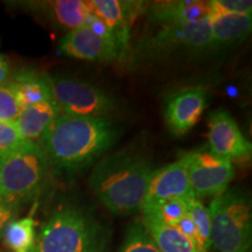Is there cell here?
I'll use <instances>...</instances> for the list:
<instances>
[{
    "label": "cell",
    "instance_id": "d4e9b609",
    "mask_svg": "<svg viewBox=\"0 0 252 252\" xmlns=\"http://www.w3.org/2000/svg\"><path fill=\"white\" fill-rule=\"evenodd\" d=\"M210 14H252L250 0H212Z\"/></svg>",
    "mask_w": 252,
    "mask_h": 252
},
{
    "label": "cell",
    "instance_id": "4fadbf2b",
    "mask_svg": "<svg viewBox=\"0 0 252 252\" xmlns=\"http://www.w3.org/2000/svg\"><path fill=\"white\" fill-rule=\"evenodd\" d=\"M60 50L71 58L86 61L110 62L121 59L118 49L83 26L70 31L60 41Z\"/></svg>",
    "mask_w": 252,
    "mask_h": 252
},
{
    "label": "cell",
    "instance_id": "603a6c76",
    "mask_svg": "<svg viewBox=\"0 0 252 252\" xmlns=\"http://www.w3.org/2000/svg\"><path fill=\"white\" fill-rule=\"evenodd\" d=\"M147 214H154L165 224L175 228L179 222L187 215V201L182 198H171L159 204L154 212Z\"/></svg>",
    "mask_w": 252,
    "mask_h": 252
},
{
    "label": "cell",
    "instance_id": "d6986e66",
    "mask_svg": "<svg viewBox=\"0 0 252 252\" xmlns=\"http://www.w3.org/2000/svg\"><path fill=\"white\" fill-rule=\"evenodd\" d=\"M2 241L12 252H33L35 250V220L27 216L12 219L5 225Z\"/></svg>",
    "mask_w": 252,
    "mask_h": 252
},
{
    "label": "cell",
    "instance_id": "7a4b0ae2",
    "mask_svg": "<svg viewBox=\"0 0 252 252\" xmlns=\"http://www.w3.org/2000/svg\"><path fill=\"white\" fill-rule=\"evenodd\" d=\"M154 172L144 156L119 151L96 163L89 176V187L112 214L132 215L140 212Z\"/></svg>",
    "mask_w": 252,
    "mask_h": 252
},
{
    "label": "cell",
    "instance_id": "5b68a950",
    "mask_svg": "<svg viewBox=\"0 0 252 252\" xmlns=\"http://www.w3.org/2000/svg\"><path fill=\"white\" fill-rule=\"evenodd\" d=\"M49 160L42 147L26 140L20 146L0 154L1 200L17 207L40 190Z\"/></svg>",
    "mask_w": 252,
    "mask_h": 252
},
{
    "label": "cell",
    "instance_id": "83f0119b",
    "mask_svg": "<svg viewBox=\"0 0 252 252\" xmlns=\"http://www.w3.org/2000/svg\"><path fill=\"white\" fill-rule=\"evenodd\" d=\"M17 207L11 206V204L0 201V242L2 238V231H4L5 225L13 219V216L17 213Z\"/></svg>",
    "mask_w": 252,
    "mask_h": 252
},
{
    "label": "cell",
    "instance_id": "277c9868",
    "mask_svg": "<svg viewBox=\"0 0 252 252\" xmlns=\"http://www.w3.org/2000/svg\"><path fill=\"white\" fill-rule=\"evenodd\" d=\"M210 214V248L215 252H250L252 209L247 194L226 189L213 198Z\"/></svg>",
    "mask_w": 252,
    "mask_h": 252
},
{
    "label": "cell",
    "instance_id": "30bf717a",
    "mask_svg": "<svg viewBox=\"0 0 252 252\" xmlns=\"http://www.w3.org/2000/svg\"><path fill=\"white\" fill-rule=\"evenodd\" d=\"M209 151L230 161H247L251 158V143L239 130L237 123L225 109L210 113L208 122Z\"/></svg>",
    "mask_w": 252,
    "mask_h": 252
},
{
    "label": "cell",
    "instance_id": "ac0fdd59",
    "mask_svg": "<svg viewBox=\"0 0 252 252\" xmlns=\"http://www.w3.org/2000/svg\"><path fill=\"white\" fill-rule=\"evenodd\" d=\"M21 109L53 99L49 77L33 71H20L8 83Z\"/></svg>",
    "mask_w": 252,
    "mask_h": 252
},
{
    "label": "cell",
    "instance_id": "52a82bcc",
    "mask_svg": "<svg viewBox=\"0 0 252 252\" xmlns=\"http://www.w3.org/2000/svg\"><path fill=\"white\" fill-rule=\"evenodd\" d=\"M53 100L62 113L83 117L106 118L116 103L99 88L70 77H49Z\"/></svg>",
    "mask_w": 252,
    "mask_h": 252
},
{
    "label": "cell",
    "instance_id": "484cf974",
    "mask_svg": "<svg viewBox=\"0 0 252 252\" xmlns=\"http://www.w3.org/2000/svg\"><path fill=\"white\" fill-rule=\"evenodd\" d=\"M25 140L15 127L14 123L0 122V154L20 146Z\"/></svg>",
    "mask_w": 252,
    "mask_h": 252
},
{
    "label": "cell",
    "instance_id": "7402d4cb",
    "mask_svg": "<svg viewBox=\"0 0 252 252\" xmlns=\"http://www.w3.org/2000/svg\"><path fill=\"white\" fill-rule=\"evenodd\" d=\"M119 252H160V250L141 222H134L128 226Z\"/></svg>",
    "mask_w": 252,
    "mask_h": 252
},
{
    "label": "cell",
    "instance_id": "4dcf8cb0",
    "mask_svg": "<svg viewBox=\"0 0 252 252\" xmlns=\"http://www.w3.org/2000/svg\"><path fill=\"white\" fill-rule=\"evenodd\" d=\"M33 252H36V249H35V250H34V251H33Z\"/></svg>",
    "mask_w": 252,
    "mask_h": 252
},
{
    "label": "cell",
    "instance_id": "7c38bea8",
    "mask_svg": "<svg viewBox=\"0 0 252 252\" xmlns=\"http://www.w3.org/2000/svg\"><path fill=\"white\" fill-rule=\"evenodd\" d=\"M208 105V94L202 88L182 89L169 97L165 106V121L169 131L182 135L190 131Z\"/></svg>",
    "mask_w": 252,
    "mask_h": 252
},
{
    "label": "cell",
    "instance_id": "f1b7e54d",
    "mask_svg": "<svg viewBox=\"0 0 252 252\" xmlns=\"http://www.w3.org/2000/svg\"><path fill=\"white\" fill-rule=\"evenodd\" d=\"M9 75V69H8V63L6 61V59L0 54V86L5 83L7 81Z\"/></svg>",
    "mask_w": 252,
    "mask_h": 252
},
{
    "label": "cell",
    "instance_id": "9c48e42d",
    "mask_svg": "<svg viewBox=\"0 0 252 252\" xmlns=\"http://www.w3.org/2000/svg\"><path fill=\"white\" fill-rule=\"evenodd\" d=\"M171 198H182L186 201L196 198L188 179L185 156L175 162L156 169L140 208L141 215L154 212L159 204Z\"/></svg>",
    "mask_w": 252,
    "mask_h": 252
},
{
    "label": "cell",
    "instance_id": "cb8c5ba5",
    "mask_svg": "<svg viewBox=\"0 0 252 252\" xmlns=\"http://www.w3.org/2000/svg\"><path fill=\"white\" fill-rule=\"evenodd\" d=\"M21 110L8 84L0 86V122L14 123Z\"/></svg>",
    "mask_w": 252,
    "mask_h": 252
},
{
    "label": "cell",
    "instance_id": "6da1fadb",
    "mask_svg": "<svg viewBox=\"0 0 252 252\" xmlns=\"http://www.w3.org/2000/svg\"><path fill=\"white\" fill-rule=\"evenodd\" d=\"M118 128L108 118L61 113L40 138L50 162L65 171L86 168L113 146Z\"/></svg>",
    "mask_w": 252,
    "mask_h": 252
},
{
    "label": "cell",
    "instance_id": "8fae6325",
    "mask_svg": "<svg viewBox=\"0 0 252 252\" xmlns=\"http://www.w3.org/2000/svg\"><path fill=\"white\" fill-rule=\"evenodd\" d=\"M87 4L90 13L97 15L110 27L117 42L121 56L124 55L130 37V28L135 19L146 11V2L90 0L87 1Z\"/></svg>",
    "mask_w": 252,
    "mask_h": 252
},
{
    "label": "cell",
    "instance_id": "e0dca14e",
    "mask_svg": "<svg viewBox=\"0 0 252 252\" xmlns=\"http://www.w3.org/2000/svg\"><path fill=\"white\" fill-rule=\"evenodd\" d=\"M141 224L160 252H200L178 229L165 224L154 214H144Z\"/></svg>",
    "mask_w": 252,
    "mask_h": 252
},
{
    "label": "cell",
    "instance_id": "ba28073f",
    "mask_svg": "<svg viewBox=\"0 0 252 252\" xmlns=\"http://www.w3.org/2000/svg\"><path fill=\"white\" fill-rule=\"evenodd\" d=\"M185 157L189 182L197 200L219 196L228 189L235 176L232 161L206 150L193 151Z\"/></svg>",
    "mask_w": 252,
    "mask_h": 252
},
{
    "label": "cell",
    "instance_id": "8992f818",
    "mask_svg": "<svg viewBox=\"0 0 252 252\" xmlns=\"http://www.w3.org/2000/svg\"><path fill=\"white\" fill-rule=\"evenodd\" d=\"M208 49H213L209 19L193 25H160L156 33L138 43L133 60L153 61Z\"/></svg>",
    "mask_w": 252,
    "mask_h": 252
},
{
    "label": "cell",
    "instance_id": "4316f807",
    "mask_svg": "<svg viewBox=\"0 0 252 252\" xmlns=\"http://www.w3.org/2000/svg\"><path fill=\"white\" fill-rule=\"evenodd\" d=\"M86 26L88 28H90V30L93 31L94 34H97L99 37H102L103 40L108 41L109 43H111V45H113L116 48L118 49L117 42H116V39H115V36H113L112 31L110 30V27L106 25L105 21L102 20V19L97 17V15L90 13L87 18ZM118 53H119V49H118ZM119 55H121V53H119Z\"/></svg>",
    "mask_w": 252,
    "mask_h": 252
},
{
    "label": "cell",
    "instance_id": "2e32d148",
    "mask_svg": "<svg viewBox=\"0 0 252 252\" xmlns=\"http://www.w3.org/2000/svg\"><path fill=\"white\" fill-rule=\"evenodd\" d=\"M212 48L241 42L251 33L252 14H210Z\"/></svg>",
    "mask_w": 252,
    "mask_h": 252
},
{
    "label": "cell",
    "instance_id": "44dd1931",
    "mask_svg": "<svg viewBox=\"0 0 252 252\" xmlns=\"http://www.w3.org/2000/svg\"><path fill=\"white\" fill-rule=\"evenodd\" d=\"M187 213L197 230L201 249L209 252L210 249V214L208 208L197 198L187 201Z\"/></svg>",
    "mask_w": 252,
    "mask_h": 252
},
{
    "label": "cell",
    "instance_id": "f546056e",
    "mask_svg": "<svg viewBox=\"0 0 252 252\" xmlns=\"http://www.w3.org/2000/svg\"><path fill=\"white\" fill-rule=\"evenodd\" d=\"M0 201H1V180H0Z\"/></svg>",
    "mask_w": 252,
    "mask_h": 252
},
{
    "label": "cell",
    "instance_id": "9a60e30c",
    "mask_svg": "<svg viewBox=\"0 0 252 252\" xmlns=\"http://www.w3.org/2000/svg\"><path fill=\"white\" fill-rule=\"evenodd\" d=\"M61 113L54 100H45L21 110L14 125L25 140L35 143Z\"/></svg>",
    "mask_w": 252,
    "mask_h": 252
},
{
    "label": "cell",
    "instance_id": "5bb4252c",
    "mask_svg": "<svg viewBox=\"0 0 252 252\" xmlns=\"http://www.w3.org/2000/svg\"><path fill=\"white\" fill-rule=\"evenodd\" d=\"M150 18L159 25H193L210 17V2L198 0L159 1L150 6Z\"/></svg>",
    "mask_w": 252,
    "mask_h": 252
},
{
    "label": "cell",
    "instance_id": "ffe728a7",
    "mask_svg": "<svg viewBox=\"0 0 252 252\" xmlns=\"http://www.w3.org/2000/svg\"><path fill=\"white\" fill-rule=\"evenodd\" d=\"M46 6L55 23L70 31L86 26L87 18L90 14L87 1L82 0H56L47 2Z\"/></svg>",
    "mask_w": 252,
    "mask_h": 252
},
{
    "label": "cell",
    "instance_id": "3957f363",
    "mask_svg": "<svg viewBox=\"0 0 252 252\" xmlns=\"http://www.w3.org/2000/svg\"><path fill=\"white\" fill-rule=\"evenodd\" d=\"M108 229L76 206L62 207L41 230L36 252H109Z\"/></svg>",
    "mask_w": 252,
    "mask_h": 252
}]
</instances>
